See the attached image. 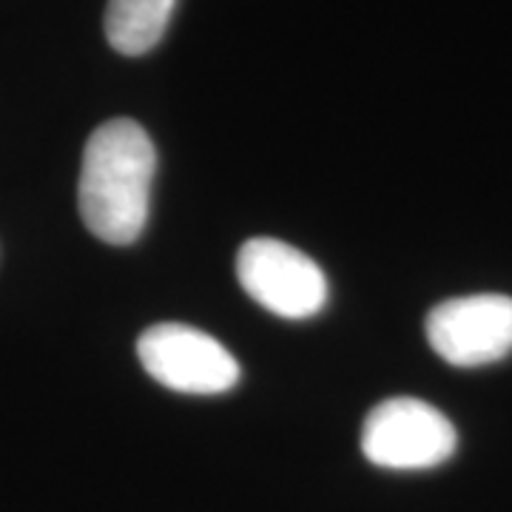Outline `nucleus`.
Returning a JSON list of instances; mask_svg holds the SVG:
<instances>
[{
	"instance_id": "7ed1b4c3",
	"label": "nucleus",
	"mask_w": 512,
	"mask_h": 512,
	"mask_svg": "<svg viewBox=\"0 0 512 512\" xmlns=\"http://www.w3.org/2000/svg\"><path fill=\"white\" fill-rule=\"evenodd\" d=\"M242 291L279 319H311L328 305L325 271L282 239H248L237 254Z\"/></svg>"
},
{
	"instance_id": "39448f33",
	"label": "nucleus",
	"mask_w": 512,
	"mask_h": 512,
	"mask_svg": "<svg viewBox=\"0 0 512 512\" xmlns=\"http://www.w3.org/2000/svg\"><path fill=\"white\" fill-rule=\"evenodd\" d=\"M430 348L453 367H481L512 353V296H456L427 313Z\"/></svg>"
},
{
	"instance_id": "f03ea898",
	"label": "nucleus",
	"mask_w": 512,
	"mask_h": 512,
	"mask_svg": "<svg viewBox=\"0 0 512 512\" xmlns=\"http://www.w3.org/2000/svg\"><path fill=\"white\" fill-rule=\"evenodd\" d=\"M456 427L433 404L399 396L376 404L362 427V453L384 470H430L456 453Z\"/></svg>"
},
{
	"instance_id": "20e7f679",
	"label": "nucleus",
	"mask_w": 512,
	"mask_h": 512,
	"mask_svg": "<svg viewBox=\"0 0 512 512\" xmlns=\"http://www.w3.org/2000/svg\"><path fill=\"white\" fill-rule=\"evenodd\" d=\"M137 356L146 373L168 390L217 396L228 393L242 376L231 350L205 330L183 322H160L137 339Z\"/></svg>"
},
{
	"instance_id": "423d86ee",
	"label": "nucleus",
	"mask_w": 512,
	"mask_h": 512,
	"mask_svg": "<svg viewBox=\"0 0 512 512\" xmlns=\"http://www.w3.org/2000/svg\"><path fill=\"white\" fill-rule=\"evenodd\" d=\"M177 0H109L106 37L111 49L128 57L151 52L163 40Z\"/></svg>"
},
{
	"instance_id": "f257e3e1",
	"label": "nucleus",
	"mask_w": 512,
	"mask_h": 512,
	"mask_svg": "<svg viewBox=\"0 0 512 512\" xmlns=\"http://www.w3.org/2000/svg\"><path fill=\"white\" fill-rule=\"evenodd\" d=\"M157 151L140 123L117 117L94 128L77 183L80 217L109 245L137 242L148 222Z\"/></svg>"
}]
</instances>
